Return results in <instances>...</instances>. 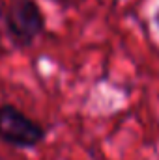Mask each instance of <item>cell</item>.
I'll return each instance as SVG.
<instances>
[{"label": "cell", "mask_w": 159, "mask_h": 160, "mask_svg": "<svg viewBox=\"0 0 159 160\" xmlns=\"http://www.w3.org/2000/svg\"><path fill=\"white\" fill-rule=\"evenodd\" d=\"M2 21L8 38L17 47H30L45 30V15L34 0H9Z\"/></svg>", "instance_id": "cell-1"}, {"label": "cell", "mask_w": 159, "mask_h": 160, "mask_svg": "<svg viewBox=\"0 0 159 160\" xmlns=\"http://www.w3.org/2000/svg\"><path fill=\"white\" fill-rule=\"evenodd\" d=\"M45 127L13 104H0V140L19 149H34L45 140Z\"/></svg>", "instance_id": "cell-2"}, {"label": "cell", "mask_w": 159, "mask_h": 160, "mask_svg": "<svg viewBox=\"0 0 159 160\" xmlns=\"http://www.w3.org/2000/svg\"><path fill=\"white\" fill-rule=\"evenodd\" d=\"M154 22L157 24V28H159V8L156 9V13H154Z\"/></svg>", "instance_id": "cell-3"}, {"label": "cell", "mask_w": 159, "mask_h": 160, "mask_svg": "<svg viewBox=\"0 0 159 160\" xmlns=\"http://www.w3.org/2000/svg\"><path fill=\"white\" fill-rule=\"evenodd\" d=\"M56 2H62V4H71V2H75V0H56Z\"/></svg>", "instance_id": "cell-4"}]
</instances>
